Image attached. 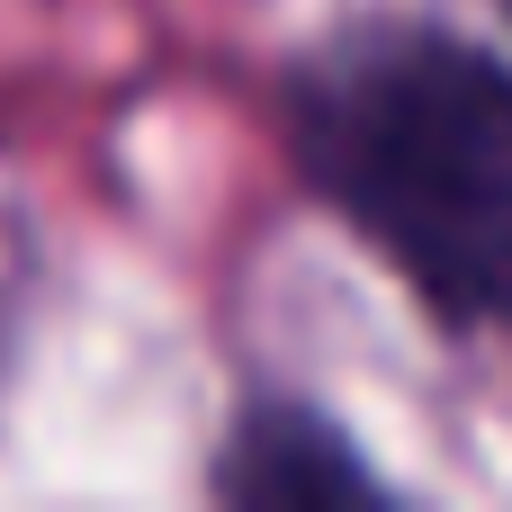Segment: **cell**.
Segmentation results:
<instances>
[{
    "label": "cell",
    "mask_w": 512,
    "mask_h": 512,
    "mask_svg": "<svg viewBox=\"0 0 512 512\" xmlns=\"http://www.w3.org/2000/svg\"><path fill=\"white\" fill-rule=\"evenodd\" d=\"M288 180L450 342H512V54L432 0L306 27L270 81Z\"/></svg>",
    "instance_id": "obj_1"
},
{
    "label": "cell",
    "mask_w": 512,
    "mask_h": 512,
    "mask_svg": "<svg viewBox=\"0 0 512 512\" xmlns=\"http://www.w3.org/2000/svg\"><path fill=\"white\" fill-rule=\"evenodd\" d=\"M198 495L234 512H351L405 504V486L378 468V450L315 405L306 387H243L198 459Z\"/></svg>",
    "instance_id": "obj_2"
},
{
    "label": "cell",
    "mask_w": 512,
    "mask_h": 512,
    "mask_svg": "<svg viewBox=\"0 0 512 512\" xmlns=\"http://www.w3.org/2000/svg\"><path fill=\"white\" fill-rule=\"evenodd\" d=\"M495 9H504V27H512V0H495Z\"/></svg>",
    "instance_id": "obj_3"
}]
</instances>
